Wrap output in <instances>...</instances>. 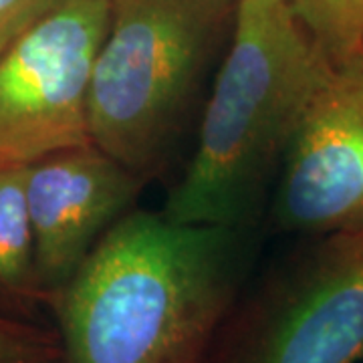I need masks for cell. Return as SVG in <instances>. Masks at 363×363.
I'll use <instances>...</instances> for the list:
<instances>
[{
	"instance_id": "obj_11",
	"label": "cell",
	"mask_w": 363,
	"mask_h": 363,
	"mask_svg": "<svg viewBox=\"0 0 363 363\" xmlns=\"http://www.w3.org/2000/svg\"><path fill=\"white\" fill-rule=\"evenodd\" d=\"M55 0H0V55L25 28L33 25Z\"/></svg>"
},
{
	"instance_id": "obj_8",
	"label": "cell",
	"mask_w": 363,
	"mask_h": 363,
	"mask_svg": "<svg viewBox=\"0 0 363 363\" xmlns=\"http://www.w3.org/2000/svg\"><path fill=\"white\" fill-rule=\"evenodd\" d=\"M25 168L0 166V301L21 309L47 303L35 272Z\"/></svg>"
},
{
	"instance_id": "obj_5",
	"label": "cell",
	"mask_w": 363,
	"mask_h": 363,
	"mask_svg": "<svg viewBox=\"0 0 363 363\" xmlns=\"http://www.w3.org/2000/svg\"><path fill=\"white\" fill-rule=\"evenodd\" d=\"M111 0H55L0 55V166L91 143L89 85Z\"/></svg>"
},
{
	"instance_id": "obj_7",
	"label": "cell",
	"mask_w": 363,
	"mask_h": 363,
	"mask_svg": "<svg viewBox=\"0 0 363 363\" xmlns=\"http://www.w3.org/2000/svg\"><path fill=\"white\" fill-rule=\"evenodd\" d=\"M142 186L131 169L93 143L55 152L26 166L35 272L47 305L104 234L131 212Z\"/></svg>"
},
{
	"instance_id": "obj_6",
	"label": "cell",
	"mask_w": 363,
	"mask_h": 363,
	"mask_svg": "<svg viewBox=\"0 0 363 363\" xmlns=\"http://www.w3.org/2000/svg\"><path fill=\"white\" fill-rule=\"evenodd\" d=\"M277 230L301 236L363 226V52L313 93L277 174Z\"/></svg>"
},
{
	"instance_id": "obj_3",
	"label": "cell",
	"mask_w": 363,
	"mask_h": 363,
	"mask_svg": "<svg viewBox=\"0 0 363 363\" xmlns=\"http://www.w3.org/2000/svg\"><path fill=\"white\" fill-rule=\"evenodd\" d=\"M236 0H111L93 63L89 138L145 184L168 168Z\"/></svg>"
},
{
	"instance_id": "obj_2",
	"label": "cell",
	"mask_w": 363,
	"mask_h": 363,
	"mask_svg": "<svg viewBox=\"0 0 363 363\" xmlns=\"http://www.w3.org/2000/svg\"><path fill=\"white\" fill-rule=\"evenodd\" d=\"M331 69L289 0H236L194 154L162 212L252 230L298 119Z\"/></svg>"
},
{
	"instance_id": "obj_10",
	"label": "cell",
	"mask_w": 363,
	"mask_h": 363,
	"mask_svg": "<svg viewBox=\"0 0 363 363\" xmlns=\"http://www.w3.org/2000/svg\"><path fill=\"white\" fill-rule=\"evenodd\" d=\"M0 363H65L59 333L0 315Z\"/></svg>"
},
{
	"instance_id": "obj_4",
	"label": "cell",
	"mask_w": 363,
	"mask_h": 363,
	"mask_svg": "<svg viewBox=\"0 0 363 363\" xmlns=\"http://www.w3.org/2000/svg\"><path fill=\"white\" fill-rule=\"evenodd\" d=\"M309 238L242 289L206 363L363 362V226Z\"/></svg>"
},
{
	"instance_id": "obj_9",
	"label": "cell",
	"mask_w": 363,
	"mask_h": 363,
	"mask_svg": "<svg viewBox=\"0 0 363 363\" xmlns=\"http://www.w3.org/2000/svg\"><path fill=\"white\" fill-rule=\"evenodd\" d=\"M289 4L333 65L363 52V0H289Z\"/></svg>"
},
{
	"instance_id": "obj_1",
	"label": "cell",
	"mask_w": 363,
	"mask_h": 363,
	"mask_svg": "<svg viewBox=\"0 0 363 363\" xmlns=\"http://www.w3.org/2000/svg\"><path fill=\"white\" fill-rule=\"evenodd\" d=\"M252 252L248 228L131 210L49 301L65 363H206Z\"/></svg>"
}]
</instances>
